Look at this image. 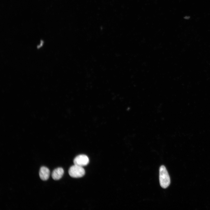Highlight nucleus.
<instances>
[{"mask_svg": "<svg viewBox=\"0 0 210 210\" xmlns=\"http://www.w3.org/2000/svg\"><path fill=\"white\" fill-rule=\"evenodd\" d=\"M159 180L161 186L164 188L168 187L170 183L169 174L166 167L164 165L161 166L160 168Z\"/></svg>", "mask_w": 210, "mask_h": 210, "instance_id": "f257e3e1", "label": "nucleus"}, {"mask_svg": "<svg viewBox=\"0 0 210 210\" xmlns=\"http://www.w3.org/2000/svg\"><path fill=\"white\" fill-rule=\"evenodd\" d=\"M85 173L83 167L74 164L71 166L69 170V174L71 177L75 178H80L84 176Z\"/></svg>", "mask_w": 210, "mask_h": 210, "instance_id": "f03ea898", "label": "nucleus"}, {"mask_svg": "<svg viewBox=\"0 0 210 210\" xmlns=\"http://www.w3.org/2000/svg\"><path fill=\"white\" fill-rule=\"evenodd\" d=\"M89 162L88 157L86 155L83 154L77 156L74 160V164L82 167L87 165Z\"/></svg>", "mask_w": 210, "mask_h": 210, "instance_id": "7ed1b4c3", "label": "nucleus"}, {"mask_svg": "<svg viewBox=\"0 0 210 210\" xmlns=\"http://www.w3.org/2000/svg\"><path fill=\"white\" fill-rule=\"evenodd\" d=\"M50 171L47 167L45 166L41 167L39 171V176L40 178L43 181H46L49 178Z\"/></svg>", "mask_w": 210, "mask_h": 210, "instance_id": "20e7f679", "label": "nucleus"}, {"mask_svg": "<svg viewBox=\"0 0 210 210\" xmlns=\"http://www.w3.org/2000/svg\"><path fill=\"white\" fill-rule=\"evenodd\" d=\"M64 173L63 169L62 167H58L53 170L52 174V177L54 180H59L62 177Z\"/></svg>", "mask_w": 210, "mask_h": 210, "instance_id": "39448f33", "label": "nucleus"}]
</instances>
